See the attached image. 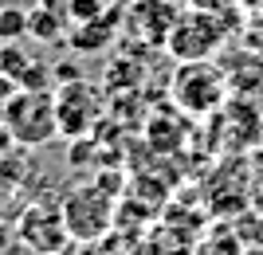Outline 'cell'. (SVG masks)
I'll return each mask as SVG.
<instances>
[{
	"label": "cell",
	"mask_w": 263,
	"mask_h": 255,
	"mask_svg": "<svg viewBox=\"0 0 263 255\" xmlns=\"http://www.w3.org/2000/svg\"><path fill=\"white\" fill-rule=\"evenodd\" d=\"M20 240L40 255L63 251V247L71 244L63 208H59V204H32V208L20 216Z\"/></svg>",
	"instance_id": "cell-7"
},
{
	"label": "cell",
	"mask_w": 263,
	"mask_h": 255,
	"mask_svg": "<svg viewBox=\"0 0 263 255\" xmlns=\"http://www.w3.org/2000/svg\"><path fill=\"white\" fill-rule=\"evenodd\" d=\"M114 32H118V16H114V20H106V12H102L99 20L71 24V32H67V44L75 47V51H102V47H110Z\"/></svg>",
	"instance_id": "cell-8"
},
{
	"label": "cell",
	"mask_w": 263,
	"mask_h": 255,
	"mask_svg": "<svg viewBox=\"0 0 263 255\" xmlns=\"http://www.w3.org/2000/svg\"><path fill=\"white\" fill-rule=\"evenodd\" d=\"M44 8H51V12H59V16H67L71 20V0H40Z\"/></svg>",
	"instance_id": "cell-12"
},
{
	"label": "cell",
	"mask_w": 263,
	"mask_h": 255,
	"mask_svg": "<svg viewBox=\"0 0 263 255\" xmlns=\"http://www.w3.org/2000/svg\"><path fill=\"white\" fill-rule=\"evenodd\" d=\"M255 16H259V20H255V28H259V32H263V12H255Z\"/></svg>",
	"instance_id": "cell-13"
},
{
	"label": "cell",
	"mask_w": 263,
	"mask_h": 255,
	"mask_svg": "<svg viewBox=\"0 0 263 255\" xmlns=\"http://www.w3.org/2000/svg\"><path fill=\"white\" fill-rule=\"evenodd\" d=\"M67 32H71V20L59 16V12L44 8V4L35 12H28V35L40 40V44H59V40H67Z\"/></svg>",
	"instance_id": "cell-9"
},
{
	"label": "cell",
	"mask_w": 263,
	"mask_h": 255,
	"mask_svg": "<svg viewBox=\"0 0 263 255\" xmlns=\"http://www.w3.org/2000/svg\"><path fill=\"white\" fill-rule=\"evenodd\" d=\"M236 32V20L232 12H204V8H181L177 12V24L169 40H165V51L181 63V59H212L220 47L232 40Z\"/></svg>",
	"instance_id": "cell-3"
},
{
	"label": "cell",
	"mask_w": 263,
	"mask_h": 255,
	"mask_svg": "<svg viewBox=\"0 0 263 255\" xmlns=\"http://www.w3.org/2000/svg\"><path fill=\"white\" fill-rule=\"evenodd\" d=\"M185 8H204V12H236L240 0H181Z\"/></svg>",
	"instance_id": "cell-11"
},
{
	"label": "cell",
	"mask_w": 263,
	"mask_h": 255,
	"mask_svg": "<svg viewBox=\"0 0 263 255\" xmlns=\"http://www.w3.org/2000/svg\"><path fill=\"white\" fill-rule=\"evenodd\" d=\"M55 114H59V133L79 142V138H87V133H95L102 126L106 94L87 79H67L55 90Z\"/></svg>",
	"instance_id": "cell-5"
},
{
	"label": "cell",
	"mask_w": 263,
	"mask_h": 255,
	"mask_svg": "<svg viewBox=\"0 0 263 255\" xmlns=\"http://www.w3.org/2000/svg\"><path fill=\"white\" fill-rule=\"evenodd\" d=\"M228 75L220 71L212 59H181L169 79V99L181 114L189 118H204L228 106Z\"/></svg>",
	"instance_id": "cell-1"
},
{
	"label": "cell",
	"mask_w": 263,
	"mask_h": 255,
	"mask_svg": "<svg viewBox=\"0 0 263 255\" xmlns=\"http://www.w3.org/2000/svg\"><path fill=\"white\" fill-rule=\"evenodd\" d=\"M59 208H63L71 240H79V244H95V240L110 236V228L118 220V204H114V192L106 189V181H90V185L71 189L59 200Z\"/></svg>",
	"instance_id": "cell-4"
},
{
	"label": "cell",
	"mask_w": 263,
	"mask_h": 255,
	"mask_svg": "<svg viewBox=\"0 0 263 255\" xmlns=\"http://www.w3.org/2000/svg\"><path fill=\"white\" fill-rule=\"evenodd\" d=\"M0 122L8 130L12 145L35 149L59 138V114H55V90H32L20 87L4 106H0Z\"/></svg>",
	"instance_id": "cell-2"
},
{
	"label": "cell",
	"mask_w": 263,
	"mask_h": 255,
	"mask_svg": "<svg viewBox=\"0 0 263 255\" xmlns=\"http://www.w3.org/2000/svg\"><path fill=\"white\" fill-rule=\"evenodd\" d=\"M177 12H181L177 0H130L126 16H122V28L130 35H138V44L165 47V40L177 24Z\"/></svg>",
	"instance_id": "cell-6"
},
{
	"label": "cell",
	"mask_w": 263,
	"mask_h": 255,
	"mask_svg": "<svg viewBox=\"0 0 263 255\" xmlns=\"http://www.w3.org/2000/svg\"><path fill=\"white\" fill-rule=\"evenodd\" d=\"M28 40V12L24 8H0V44Z\"/></svg>",
	"instance_id": "cell-10"
}]
</instances>
